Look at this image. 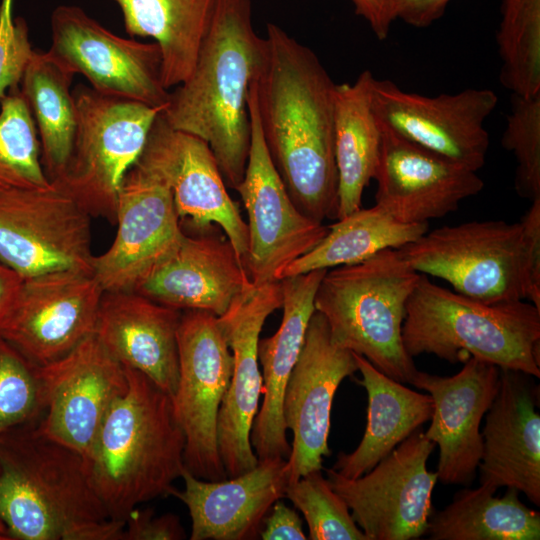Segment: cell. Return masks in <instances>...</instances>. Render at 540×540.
<instances>
[{
  "mask_svg": "<svg viewBox=\"0 0 540 540\" xmlns=\"http://www.w3.org/2000/svg\"><path fill=\"white\" fill-rule=\"evenodd\" d=\"M182 491L170 495L185 504L191 518V540H250L260 536L273 504L285 497L289 484L287 458L258 460L233 478L204 480L186 468Z\"/></svg>",
  "mask_w": 540,
  "mask_h": 540,
  "instance_id": "cell-25",
  "label": "cell"
},
{
  "mask_svg": "<svg viewBox=\"0 0 540 540\" xmlns=\"http://www.w3.org/2000/svg\"><path fill=\"white\" fill-rule=\"evenodd\" d=\"M355 13L370 25L376 38H387L393 21L397 18L399 0H351Z\"/></svg>",
  "mask_w": 540,
  "mask_h": 540,
  "instance_id": "cell-43",
  "label": "cell"
},
{
  "mask_svg": "<svg viewBox=\"0 0 540 540\" xmlns=\"http://www.w3.org/2000/svg\"><path fill=\"white\" fill-rule=\"evenodd\" d=\"M402 340L411 357L433 354L450 363L473 357L540 377V310L531 302H481L421 274L406 303Z\"/></svg>",
  "mask_w": 540,
  "mask_h": 540,
  "instance_id": "cell-5",
  "label": "cell"
},
{
  "mask_svg": "<svg viewBox=\"0 0 540 540\" xmlns=\"http://www.w3.org/2000/svg\"><path fill=\"white\" fill-rule=\"evenodd\" d=\"M255 79L248 104L249 156L243 179L235 190L248 214V250L243 264L251 282L262 285L279 281L292 262L324 238L328 226L295 206L270 158L258 118Z\"/></svg>",
  "mask_w": 540,
  "mask_h": 540,
  "instance_id": "cell-13",
  "label": "cell"
},
{
  "mask_svg": "<svg viewBox=\"0 0 540 540\" xmlns=\"http://www.w3.org/2000/svg\"><path fill=\"white\" fill-rule=\"evenodd\" d=\"M523 225L528 252L527 299L540 310V198L520 220Z\"/></svg>",
  "mask_w": 540,
  "mask_h": 540,
  "instance_id": "cell-41",
  "label": "cell"
},
{
  "mask_svg": "<svg viewBox=\"0 0 540 540\" xmlns=\"http://www.w3.org/2000/svg\"><path fill=\"white\" fill-rule=\"evenodd\" d=\"M420 276L398 249H385L359 263L328 269L316 291L315 310L324 316L335 345L410 384L417 369L403 345L402 327Z\"/></svg>",
  "mask_w": 540,
  "mask_h": 540,
  "instance_id": "cell-6",
  "label": "cell"
},
{
  "mask_svg": "<svg viewBox=\"0 0 540 540\" xmlns=\"http://www.w3.org/2000/svg\"><path fill=\"white\" fill-rule=\"evenodd\" d=\"M327 270L319 269L280 280L282 320L270 337L259 339L258 360L263 377V401L250 441L258 458H288L291 446L282 415L283 396L300 355L309 321L315 312L317 288Z\"/></svg>",
  "mask_w": 540,
  "mask_h": 540,
  "instance_id": "cell-27",
  "label": "cell"
},
{
  "mask_svg": "<svg viewBox=\"0 0 540 540\" xmlns=\"http://www.w3.org/2000/svg\"><path fill=\"white\" fill-rule=\"evenodd\" d=\"M215 226L185 233L134 292L181 311L222 315L252 282L233 245Z\"/></svg>",
  "mask_w": 540,
  "mask_h": 540,
  "instance_id": "cell-24",
  "label": "cell"
},
{
  "mask_svg": "<svg viewBox=\"0 0 540 540\" xmlns=\"http://www.w3.org/2000/svg\"><path fill=\"white\" fill-rule=\"evenodd\" d=\"M14 0L0 1V103L20 84L34 53L23 18L13 17Z\"/></svg>",
  "mask_w": 540,
  "mask_h": 540,
  "instance_id": "cell-39",
  "label": "cell"
},
{
  "mask_svg": "<svg viewBox=\"0 0 540 540\" xmlns=\"http://www.w3.org/2000/svg\"><path fill=\"white\" fill-rule=\"evenodd\" d=\"M116 223L112 244L94 256L92 274L104 292L135 291L185 234L168 185L135 163L120 187Z\"/></svg>",
  "mask_w": 540,
  "mask_h": 540,
  "instance_id": "cell-16",
  "label": "cell"
},
{
  "mask_svg": "<svg viewBox=\"0 0 540 540\" xmlns=\"http://www.w3.org/2000/svg\"><path fill=\"white\" fill-rule=\"evenodd\" d=\"M90 217L54 183L0 191V259L22 279L59 271L92 274Z\"/></svg>",
  "mask_w": 540,
  "mask_h": 540,
  "instance_id": "cell-10",
  "label": "cell"
},
{
  "mask_svg": "<svg viewBox=\"0 0 540 540\" xmlns=\"http://www.w3.org/2000/svg\"><path fill=\"white\" fill-rule=\"evenodd\" d=\"M0 540H7V539L0 535Z\"/></svg>",
  "mask_w": 540,
  "mask_h": 540,
  "instance_id": "cell-47",
  "label": "cell"
},
{
  "mask_svg": "<svg viewBox=\"0 0 540 540\" xmlns=\"http://www.w3.org/2000/svg\"><path fill=\"white\" fill-rule=\"evenodd\" d=\"M44 413L39 365L0 336V435Z\"/></svg>",
  "mask_w": 540,
  "mask_h": 540,
  "instance_id": "cell-37",
  "label": "cell"
},
{
  "mask_svg": "<svg viewBox=\"0 0 540 540\" xmlns=\"http://www.w3.org/2000/svg\"><path fill=\"white\" fill-rule=\"evenodd\" d=\"M124 369L127 389L110 407L84 460L110 519L123 522L138 504L170 495L185 469V436L171 395L141 372Z\"/></svg>",
  "mask_w": 540,
  "mask_h": 540,
  "instance_id": "cell-4",
  "label": "cell"
},
{
  "mask_svg": "<svg viewBox=\"0 0 540 540\" xmlns=\"http://www.w3.org/2000/svg\"><path fill=\"white\" fill-rule=\"evenodd\" d=\"M73 74L48 52L34 50L20 82L41 146V161L51 182L64 173L77 126Z\"/></svg>",
  "mask_w": 540,
  "mask_h": 540,
  "instance_id": "cell-31",
  "label": "cell"
},
{
  "mask_svg": "<svg viewBox=\"0 0 540 540\" xmlns=\"http://www.w3.org/2000/svg\"><path fill=\"white\" fill-rule=\"evenodd\" d=\"M103 293L84 272L23 279L0 336L36 365L53 362L94 334Z\"/></svg>",
  "mask_w": 540,
  "mask_h": 540,
  "instance_id": "cell-19",
  "label": "cell"
},
{
  "mask_svg": "<svg viewBox=\"0 0 540 540\" xmlns=\"http://www.w3.org/2000/svg\"><path fill=\"white\" fill-rule=\"evenodd\" d=\"M29 106L19 86L0 103V191L50 188Z\"/></svg>",
  "mask_w": 540,
  "mask_h": 540,
  "instance_id": "cell-35",
  "label": "cell"
},
{
  "mask_svg": "<svg viewBox=\"0 0 540 540\" xmlns=\"http://www.w3.org/2000/svg\"><path fill=\"white\" fill-rule=\"evenodd\" d=\"M121 10L126 32L155 40L162 57L166 89L192 72L216 0H112Z\"/></svg>",
  "mask_w": 540,
  "mask_h": 540,
  "instance_id": "cell-30",
  "label": "cell"
},
{
  "mask_svg": "<svg viewBox=\"0 0 540 540\" xmlns=\"http://www.w3.org/2000/svg\"><path fill=\"white\" fill-rule=\"evenodd\" d=\"M485 485L462 489L433 513L427 534L432 540H539L540 513L523 504L518 491L502 497Z\"/></svg>",
  "mask_w": 540,
  "mask_h": 540,
  "instance_id": "cell-32",
  "label": "cell"
},
{
  "mask_svg": "<svg viewBox=\"0 0 540 540\" xmlns=\"http://www.w3.org/2000/svg\"><path fill=\"white\" fill-rule=\"evenodd\" d=\"M36 422L0 435V519L10 538L122 540L125 522L110 519L83 457Z\"/></svg>",
  "mask_w": 540,
  "mask_h": 540,
  "instance_id": "cell-3",
  "label": "cell"
},
{
  "mask_svg": "<svg viewBox=\"0 0 540 540\" xmlns=\"http://www.w3.org/2000/svg\"><path fill=\"white\" fill-rule=\"evenodd\" d=\"M379 120V119H378ZM380 123L375 204L402 223H428L455 210L484 187L470 170Z\"/></svg>",
  "mask_w": 540,
  "mask_h": 540,
  "instance_id": "cell-21",
  "label": "cell"
},
{
  "mask_svg": "<svg viewBox=\"0 0 540 540\" xmlns=\"http://www.w3.org/2000/svg\"><path fill=\"white\" fill-rule=\"evenodd\" d=\"M285 497L301 511L311 540H367L354 521L343 498L336 493L321 470L290 482Z\"/></svg>",
  "mask_w": 540,
  "mask_h": 540,
  "instance_id": "cell-36",
  "label": "cell"
},
{
  "mask_svg": "<svg viewBox=\"0 0 540 540\" xmlns=\"http://www.w3.org/2000/svg\"><path fill=\"white\" fill-rule=\"evenodd\" d=\"M185 536L176 515L155 516L153 509L140 510L136 507L125 520L122 540H180Z\"/></svg>",
  "mask_w": 540,
  "mask_h": 540,
  "instance_id": "cell-40",
  "label": "cell"
},
{
  "mask_svg": "<svg viewBox=\"0 0 540 540\" xmlns=\"http://www.w3.org/2000/svg\"><path fill=\"white\" fill-rule=\"evenodd\" d=\"M451 0H399L397 18L405 23L425 28L439 19Z\"/></svg>",
  "mask_w": 540,
  "mask_h": 540,
  "instance_id": "cell-44",
  "label": "cell"
},
{
  "mask_svg": "<svg viewBox=\"0 0 540 540\" xmlns=\"http://www.w3.org/2000/svg\"><path fill=\"white\" fill-rule=\"evenodd\" d=\"M181 314L134 291L104 292L94 335L122 366L141 372L172 396L179 378Z\"/></svg>",
  "mask_w": 540,
  "mask_h": 540,
  "instance_id": "cell-26",
  "label": "cell"
},
{
  "mask_svg": "<svg viewBox=\"0 0 540 540\" xmlns=\"http://www.w3.org/2000/svg\"><path fill=\"white\" fill-rule=\"evenodd\" d=\"M263 47L251 0H216L194 68L160 112L171 128L208 144L232 189L242 181L248 161L249 94Z\"/></svg>",
  "mask_w": 540,
  "mask_h": 540,
  "instance_id": "cell-2",
  "label": "cell"
},
{
  "mask_svg": "<svg viewBox=\"0 0 540 540\" xmlns=\"http://www.w3.org/2000/svg\"><path fill=\"white\" fill-rule=\"evenodd\" d=\"M48 54L68 72L82 74L103 95L161 111L170 92L162 80L159 46L120 37L75 5H59L50 18Z\"/></svg>",
  "mask_w": 540,
  "mask_h": 540,
  "instance_id": "cell-12",
  "label": "cell"
},
{
  "mask_svg": "<svg viewBox=\"0 0 540 540\" xmlns=\"http://www.w3.org/2000/svg\"><path fill=\"white\" fill-rule=\"evenodd\" d=\"M417 272L485 302L527 299L528 254L522 222L470 221L443 226L398 248Z\"/></svg>",
  "mask_w": 540,
  "mask_h": 540,
  "instance_id": "cell-8",
  "label": "cell"
},
{
  "mask_svg": "<svg viewBox=\"0 0 540 540\" xmlns=\"http://www.w3.org/2000/svg\"><path fill=\"white\" fill-rule=\"evenodd\" d=\"M498 103L490 89L469 88L429 97L402 90L391 80L374 79L377 118L405 139L470 170L483 167L489 149L484 127Z\"/></svg>",
  "mask_w": 540,
  "mask_h": 540,
  "instance_id": "cell-14",
  "label": "cell"
},
{
  "mask_svg": "<svg viewBox=\"0 0 540 540\" xmlns=\"http://www.w3.org/2000/svg\"><path fill=\"white\" fill-rule=\"evenodd\" d=\"M177 341L179 378L171 397L185 436V468L200 479H226L217 422L232 374L231 350L217 316L204 310L182 311Z\"/></svg>",
  "mask_w": 540,
  "mask_h": 540,
  "instance_id": "cell-9",
  "label": "cell"
},
{
  "mask_svg": "<svg viewBox=\"0 0 540 540\" xmlns=\"http://www.w3.org/2000/svg\"><path fill=\"white\" fill-rule=\"evenodd\" d=\"M73 95L77 126L72 152L63 175L52 183L90 216L115 224L123 179L140 157L161 110L83 85Z\"/></svg>",
  "mask_w": 540,
  "mask_h": 540,
  "instance_id": "cell-7",
  "label": "cell"
},
{
  "mask_svg": "<svg viewBox=\"0 0 540 540\" xmlns=\"http://www.w3.org/2000/svg\"><path fill=\"white\" fill-rule=\"evenodd\" d=\"M136 163L168 185L182 228L199 232L218 226L244 260L248 250L247 223L230 197L206 142L171 128L159 114Z\"/></svg>",
  "mask_w": 540,
  "mask_h": 540,
  "instance_id": "cell-18",
  "label": "cell"
},
{
  "mask_svg": "<svg viewBox=\"0 0 540 540\" xmlns=\"http://www.w3.org/2000/svg\"><path fill=\"white\" fill-rule=\"evenodd\" d=\"M356 382L368 396L367 423L362 440L351 453L340 452L332 467L344 477L354 479L369 472L397 445L429 421L433 401L428 393H419L375 368L366 358L353 353Z\"/></svg>",
  "mask_w": 540,
  "mask_h": 540,
  "instance_id": "cell-28",
  "label": "cell"
},
{
  "mask_svg": "<svg viewBox=\"0 0 540 540\" xmlns=\"http://www.w3.org/2000/svg\"><path fill=\"white\" fill-rule=\"evenodd\" d=\"M501 85L513 94L540 93V0H502L496 35Z\"/></svg>",
  "mask_w": 540,
  "mask_h": 540,
  "instance_id": "cell-34",
  "label": "cell"
},
{
  "mask_svg": "<svg viewBox=\"0 0 540 540\" xmlns=\"http://www.w3.org/2000/svg\"><path fill=\"white\" fill-rule=\"evenodd\" d=\"M452 376L417 370L411 383L433 401L425 436L438 445L437 478L443 484L469 485L483 450L480 424L499 386L500 368L470 357Z\"/></svg>",
  "mask_w": 540,
  "mask_h": 540,
  "instance_id": "cell-22",
  "label": "cell"
},
{
  "mask_svg": "<svg viewBox=\"0 0 540 540\" xmlns=\"http://www.w3.org/2000/svg\"><path fill=\"white\" fill-rule=\"evenodd\" d=\"M23 279L0 259V332L22 286Z\"/></svg>",
  "mask_w": 540,
  "mask_h": 540,
  "instance_id": "cell-45",
  "label": "cell"
},
{
  "mask_svg": "<svg viewBox=\"0 0 540 540\" xmlns=\"http://www.w3.org/2000/svg\"><path fill=\"white\" fill-rule=\"evenodd\" d=\"M0 535L5 537L6 539H11L8 534L7 528L1 519H0Z\"/></svg>",
  "mask_w": 540,
  "mask_h": 540,
  "instance_id": "cell-46",
  "label": "cell"
},
{
  "mask_svg": "<svg viewBox=\"0 0 540 540\" xmlns=\"http://www.w3.org/2000/svg\"><path fill=\"white\" fill-rule=\"evenodd\" d=\"M435 446L420 427L360 477L326 469L329 484L367 540H412L427 534L438 481L427 460Z\"/></svg>",
  "mask_w": 540,
  "mask_h": 540,
  "instance_id": "cell-11",
  "label": "cell"
},
{
  "mask_svg": "<svg viewBox=\"0 0 540 540\" xmlns=\"http://www.w3.org/2000/svg\"><path fill=\"white\" fill-rule=\"evenodd\" d=\"M510 112L502 135V146L516 159L514 186L517 194L531 202L540 198V93L511 95Z\"/></svg>",
  "mask_w": 540,
  "mask_h": 540,
  "instance_id": "cell-38",
  "label": "cell"
},
{
  "mask_svg": "<svg viewBox=\"0 0 540 540\" xmlns=\"http://www.w3.org/2000/svg\"><path fill=\"white\" fill-rule=\"evenodd\" d=\"M533 376L500 369L497 394L486 412L480 484L522 492L540 505L539 386Z\"/></svg>",
  "mask_w": 540,
  "mask_h": 540,
  "instance_id": "cell-23",
  "label": "cell"
},
{
  "mask_svg": "<svg viewBox=\"0 0 540 540\" xmlns=\"http://www.w3.org/2000/svg\"><path fill=\"white\" fill-rule=\"evenodd\" d=\"M44 413L37 431L84 460L112 404L125 393L124 367L92 334L61 358L39 366Z\"/></svg>",
  "mask_w": 540,
  "mask_h": 540,
  "instance_id": "cell-15",
  "label": "cell"
},
{
  "mask_svg": "<svg viewBox=\"0 0 540 540\" xmlns=\"http://www.w3.org/2000/svg\"><path fill=\"white\" fill-rule=\"evenodd\" d=\"M263 540H306L302 521L298 513L284 504L281 499L277 500L260 531Z\"/></svg>",
  "mask_w": 540,
  "mask_h": 540,
  "instance_id": "cell-42",
  "label": "cell"
},
{
  "mask_svg": "<svg viewBox=\"0 0 540 540\" xmlns=\"http://www.w3.org/2000/svg\"><path fill=\"white\" fill-rule=\"evenodd\" d=\"M263 40L256 104L270 158L303 214L337 219L336 83L314 51L279 25L268 23Z\"/></svg>",
  "mask_w": 540,
  "mask_h": 540,
  "instance_id": "cell-1",
  "label": "cell"
},
{
  "mask_svg": "<svg viewBox=\"0 0 540 540\" xmlns=\"http://www.w3.org/2000/svg\"><path fill=\"white\" fill-rule=\"evenodd\" d=\"M374 79L364 70L355 82L335 85L337 219L361 208L363 191L374 178L380 147V123L372 105Z\"/></svg>",
  "mask_w": 540,
  "mask_h": 540,
  "instance_id": "cell-29",
  "label": "cell"
},
{
  "mask_svg": "<svg viewBox=\"0 0 540 540\" xmlns=\"http://www.w3.org/2000/svg\"><path fill=\"white\" fill-rule=\"evenodd\" d=\"M282 302L280 280L262 285L252 283L217 316L233 357L230 384L217 422L218 449L228 478L258 464L250 441L263 394L258 342L267 317L281 308Z\"/></svg>",
  "mask_w": 540,
  "mask_h": 540,
  "instance_id": "cell-17",
  "label": "cell"
},
{
  "mask_svg": "<svg viewBox=\"0 0 540 540\" xmlns=\"http://www.w3.org/2000/svg\"><path fill=\"white\" fill-rule=\"evenodd\" d=\"M428 231V223H402L379 205L358 210L328 226L324 238L292 262L280 280L313 270L359 263L385 249H398Z\"/></svg>",
  "mask_w": 540,
  "mask_h": 540,
  "instance_id": "cell-33",
  "label": "cell"
},
{
  "mask_svg": "<svg viewBox=\"0 0 540 540\" xmlns=\"http://www.w3.org/2000/svg\"><path fill=\"white\" fill-rule=\"evenodd\" d=\"M356 371L353 352L331 341L324 316L315 310L283 396V420L292 433L289 483L322 470L323 457L331 454L328 438L335 393Z\"/></svg>",
  "mask_w": 540,
  "mask_h": 540,
  "instance_id": "cell-20",
  "label": "cell"
}]
</instances>
